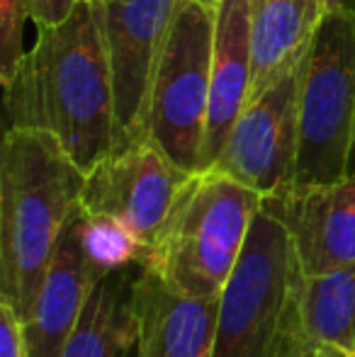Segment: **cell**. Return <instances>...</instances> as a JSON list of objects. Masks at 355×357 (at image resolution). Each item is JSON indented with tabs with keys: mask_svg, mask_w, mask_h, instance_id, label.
I'll return each instance as SVG.
<instances>
[{
	"mask_svg": "<svg viewBox=\"0 0 355 357\" xmlns=\"http://www.w3.org/2000/svg\"><path fill=\"white\" fill-rule=\"evenodd\" d=\"M3 93L8 127L54 134L83 173L112 153L119 124L100 5L78 0L61 24L37 27Z\"/></svg>",
	"mask_w": 355,
	"mask_h": 357,
	"instance_id": "obj_1",
	"label": "cell"
},
{
	"mask_svg": "<svg viewBox=\"0 0 355 357\" xmlns=\"http://www.w3.org/2000/svg\"><path fill=\"white\" fill-rule=\"evenodd\" d=\"M86 173L44 129L8 127L0 151V299L27 319Z\"/></svg>",
	"mask_w": 355,
	"mask_h": 357,
	"instance_id": "obj_2",
	"label": "cell"
},
{
	"mask_svg": "<svg viewBox=\"0 0 355 357\" xmlns=\"http://www.w3.org/2000/svg\"><path fill=\"white\" fill-rule=\"evenodd\" d=\"M304 273L282 219L263 199L246 248L219 294L212 357H309Z\"/></svg>",
	"mask_w": 355,
	"mask_h": 357,
	"instance_id": "obj_3",
	"label": "cell"
},
{
	"mask_svg": "<svg viewBox=\"0 0 355 357\" xmlns=\"http://www.w3.org/2000/svg\"><path fill=\"white\" fill-rule=\"evenodd\" d=\"M261 204L263 195L219 170L195 173L144 265L178 291L219 296L246 248Z\"/></svg>",
	"mask_w": 355,
	"mask_h": 357,
	"instance_id": "obj_4",
	"label": "cell"
},
{
	"mask_svg": "<svg viewBox=\"0 0 355 357\" xmlns=\"http://www.w3.org/2000/svg\"><path fill=\"white\" fill-rule=\"evenodd\" d=\"M355 132V10L331 8L302 63L299 153L294 185L348 175Z\"/></svg>",
	"mask_w": 355,
	"mask_h": 357,
	"instance_id": "obj_5",
	"label": "cell"
},
{
	"mask_svg": "<svg viewBox=\"0 0 355 357\" xmlns=\"http://www.w3.org/2000/svg\"><path fill=\"white\" fill-rule=\"evenodd\" d=\"M217 10L178 0L166 34L146 117V139L188 173L199 170L207 129Z\"/></svg>",
	"mask_w": 355,
	"mask_h": 357,
	"instance_id": "obj_6",
	"label": "cell"
},
{
	"mask_svg": "<svg viewBox=\"0 0 355 357\" xmlns=\"http://www.w3.org/2000/svg\"><path fill=\"white\" fill-rule=\"evenodd\" d=\"M192 173L173 163L149 139L119 144L86 173L81 207L119 224L144 250H151L176 197Z\"/></svg>",
	"mask_w": 355,
	"mask_h": 357,
	"instance_id": "obj_7",
	"label": "cell"
},
{
	"mask_svg": "<svg viewBox=\"0 0 355 357\" xmlns=\"http://www.w3.org/2000/svg\"><path fill=\"white\" fill-rule=\"evenodd\" d=\"M302 63L304 59L248 100L212 165L263 197H273L294 185Z\"/></svg>",
	"mask_w": 355,
	"mask_h": 357,
	"instance_id": "obj_8",
	"label": "cell"
},
{
	"mask_svg": "<svg viewBox=\"0 0 355 357\" xmlns=\"http://www.w3.org/2000/svg\"><path fill=\"white\" fill-rule=\"evenodd\" d=\"M178 0H112L100 5L119 144L146 139V117L166 34Z\"/></svg>",
	"mask_w": 355,
	"mask_h": 357,
	"instance_id": "obj_9",
	"label": "cell"
},
{
	"mask_svg": "<svg viewBox=\"0 0 355 357\" xmlns=\"http://www.w3.org/2000/svg\"><path fill=\"white\" fill-rule=\"evenodd\" d=\"M103 275L105 270L88 248L86 212L78 204L63 224L37 301L22 321L29 357H61Z\"/></svg>",
	"mask_w": 355,
	"mask_h": 357,
	"instance_id": "obj_10",
	"label": "cell"
},
{
	"mask_svg": "<svg viewBox=\"0 0 355 357\" xmlns=\"http://www.w3.org/2000/svg\"><path fill=\"white\" fill-rule=\"evenodd\" d=\"M282 219L304 278L355 263V175L263 197Z\"/></svg>",
	"mask_w": 355,
	"mask_h": 357,
	"instance_id": "obj_11",
	"label": "cell"
},
{
	"mask_svg": "<svg viewBox=\"0 0 355 357\" xmlns=\"http://www.w3.org/2000/svg\"><path fill=\"white\" fill-rule=\"evenodd\" d=\"M219 296L173 289L144 265L134 282V357H212Z\"/></svg>",
	"mask_w": 355,
	"mask_h": 357,
	"instance_id": "obj_12",
	"label": "cell"
},
{
	"mask_svg": "<svg viewBox=\"0 0 355 357\" xmlns=\"http://www.w3.org/2000/svg\"><path fill=\"white\" fill-rule=\"evenodd\" d=\"M251 85L253 52L248 0H224L217 8L207 129H204L197 173L209 170L217 163L229 132L251 100Z\"/></svg>",
	"mask_w": 355,
	"mask_h": 357,
	"instance_id": "obj_13",
	"label": "cell"
},
{
	"mask_svg": "<svg viewBox=\"0 0 355 357\" xmlns=\"http://www.w3.org/2000/svg\"><path fill=\"white\" fill-rule=\"evenodd\" d=\"M328 10V0H248L253 52L251 98L302 61Z\"/></svg>",
	"mask_w": 355,
	"mask_h": 357,
	"instance_id": "obj_14",
	"label": "cell"
},
{
	"mask_svg": "<svg viewBox=\"0 0 355 357\" xmlns=\"http://www.w3.org/2000/svg\"><path fill=\"white\" fill-rule=\"evenodd\" d=\"M144 260L105 273L95 282L61 357H132L137 343L134 282Z\"/></svg>",
	"mask_w": 355,
	"mask_h": 357,
	"instance_id": "obj_15",
	"label": "cell"
},
{
	"mask_svg": "<svg viewBox=\"0 0 355 357\" xmlns=\"http://www.w3.org/2000/svg\"><path fill=\"white\" fill-rule=\"evenodd\" d=\"M302 316L317 345H338L355 355V263L304 278Z\"/></svg>",
	"mask_w": 355,
	"mask_h": 357,
	"instance_id": "obj_16",
	"label": "cell"
},
{
	"mask_svg": "<svg viewBox=\"0 0 355 357\" xmlns=\"http://www.w3.org/2000/svg\"><path fill=\"white\" fill-rule=\"evenodd\" d=\"M32 20V0H0V80L3 88L13 80L22 63L24 24Z\"/></svg>",
	"mask_w": 355,
	"mask_h": 357,
	"instance_id": "obj_17",
	"label": "cell"
},
{
	"mask_svg": "<svg viewBox=\"0 0 355 357\" xmlns=\"http://www.w3.org/2000/svg\"><path fill=\"white\" fill-rule=\"evenodd\" d=\"M0 357H29L17 311L0 299Z\"/></svg>",
	"mask_w": 355,
	"mask_h": 357,
	"instance_id": "obj_18",
	"label": "cell"
},
{
	"mask_svg": "<svg viewBox=\"0 0 355 357\" xmlns=\"http://www.w3.org/2000/svg\"><path fill=\"white\" fill-rule=\"evenodd\" d=\"M76 5L78 0H32V22L37 27L61 24L73 13Z\"/></svg>",
	"mask_w": 355,
	"mask_h": 357,
	"instance_id": "obj_19",
	"label": "cell"
},
{
	"mask_svg": "<svg viewBox=\"0 0 355 357\" xmlns=\"http://www.w3.org/2000/svg\"><path fill=\"white\" fill-rule=\"evenodd\" d=\"M309 357H353V355L346 353L343 348H338V345L324 343V345H317V348H314V353Z\"/></svg>",
	"mask_w": 355,
	"mask_h": 357,
	"instance_id": "obj_20",
	"label": "cell"
},
{
	"mask_svg": "<svg viewBox=\"0 0 355 357\" xmlns=\"http://www.w3.org/2000/svg\"><path fill=\"white\" fill-rule=\"evenodd\" d=\"M348 175H355V132H353V144H351V153H348Z\"/></svg>",
	"mask_w": 355,
	"mask_h": 357,
	"instance_id": "obj_21",
	"label": "cell"
},
{
	"mask_svg": "<svg viewBox=\"0 0 355 357\" xmlns=\"http://www.w3.org/2000/svg\"><path fill=\"white\" fill-rule=\"evenodd\" d=\"M331 8H348V10H355V0H328Z\"/></svg>",
	"mask_w": 355,
	"mask_h": 357,
	"instance_id": "obj_22",
	"label": "cell"
},
{
	"mask_svg": "<svg viewBox=\"0 0 355 357\" xmlns=\"http://www.w3.org/2000/svg\"><path fill=\"white\" fill-rule=\"evenodd\" d=\"M197 3H202L204 8H209V10H217L219 5L224 3V0H197Z\"/></svg>",
	"mask_w": 355,
	"mask_h": 357,
	"instance_id": "obj_23",
	"label": "cell"
},
{
	"mask_svg": "<svg viewBox=\"0 0 355 357\" xmlns=\"http://www.w3.org/2000/svg\"><path fill=\"white\" fill-rule=\"evenodd\" d=\"M88 3H98V5H107V3H112V0H88Z\"/></svg>",
	"mask_w": 355,
	"mask_h": 357,
	"instance_id": "obj_24",
	"label": "cell"
},
{
	"mask_svg": "<svg viewBox=\"0 0 355 357\" xmlns=\"http://www.w3.org/2000/svg\"><path fill=\"white\" fill-rule=\"evenodd\" d=\"M353 357H355V355H353Z\"/></svg>",
	"mask_w": 355,
	"mask_h": 357,
	"instance_id": "obj_25",
	"label": "cell"
},
{
	"mask_svg": "<svg viewBox=\"0 0 355 357\" xmlns=\"http://www.w3.org/2000/svg\"><path fill=\"white\" fill-rule=\"evenodd\" d=\"M132 357H134V355H132Z\"/></svg>",
	"mask_w": 355,
	"mask_h": 357,
	"instance_id": "obj_26",
	"label": "cell"
}]
</instances>
